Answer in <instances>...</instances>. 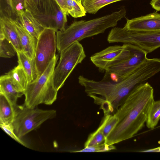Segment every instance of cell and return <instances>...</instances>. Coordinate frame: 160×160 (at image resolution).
Listing matches in <instances>:
<instances>
[{
  "mask_svg": "<svg viewBox=\"0 0 160 160\" xmlns=\"http://www.w3.org/2000/svg\"><path fill=\"white\" fill-rule=\"evenodd\" d=\"M67 16L55 0H50L48 14L46 16L35 18L44 28H51L57 31L65 29L67 20Z\"/></svg>",
  "mask_w": 160,
  "mask_h": 160,
  "instance_id": "obj_10",
  "label": "cell"
},
{
  "mask_svg": "<svg viewBox=\"0 0 160 160\" xmlns=\"http://www.w3.org/2000/svg\"><path fill=\"white\" fill-rule=\"evenodd\" d=\"M150 4L152 8L157 11H160V0H152Z\"/></svg>",
  "mask_w": 160,
  "mask_h": 160,
  "instance_id": "obj_32",
  "label": "cell"
},
{
  "mask_svg": "<svg viewBox=\"0 0 160 160\" xmlns=\"http://www.w3.org/2000/svg\"><path fill=\"white\" fill-rule=\"evenodd\" d=\"M103 125L102 121L98 128L89 135L84 143V147L96 146L105 142L106 138L103 133Z\"/></svg>",
  "mask_w": 160,
  "mask_h": 160,
  "instance_id": "obj_23",
  "label": "cell"
},
{
  "mask_svg": "<svg viewBox=\"0 0 160 160\" xmlns=\"http://www.w3.org/2000/svg\"><path fill=\"white\" fill-rule=\"evenodd\" d=\"M160 119V100L154 101L149 111L146 122L147 127L150 129L154 128Z\"/></svg>",
  "mask_w": 160,
  "mask_h": 160,
  "instance_id": "obj_22",
  "label": "cell"
},
{
  "mask_svg": "<svg viewBox=\"0 0 160 160\" xmlns=\"http://www.w3.org/2000/svg\"><path fill=\"white\" fill-rule=\"evenodd\" d=\"M102 121L104 124L103 133L106 139L118 123L119 119L114 114H107L104 115Z\"/></svg>",
  "mask_w": 160,
  "mask_h": 160,
  "instance_id": "obj_26",
  "label": "cell"
},
{
  "mask_svg": "<svg viewBox=\"0 0 160 160\" xmlns=\"http://www.w3.org/2000/svg\"><path fill=\"white\" fill-rule=\"evenodd\" d=\"M125 8L92 20H80L72 23L67 28L56 33L57 49L60 52L74 43L103 33L108 28L116 26L124 18Z\"/></svg>",
  "mask_w": 160,
  "mask_h": 160,
  "instance_id": "obj_3",
  "label": "cell"
},
{
  "mask_svg": "<svg viewBox=\"0 0 160 160\" xmlns=\"http://www.w3.org/2000/svg\"><path fill=\"white\" fill-rule=\"evenodd\" d=\"M77 0L78 1H79V2H82V0Z\"/></svg>",
  "mask_w": 160,
  "mask_h": 160,
  "instance_id": "obj_34",
  "label": "cell"
},
{
  "mask_svg": "<svg viewBox=\"0 0 160 160\" xmlns=\"http://www.w3.org/2000/svg\"><path fill=\"white\" fill-rule=\"evenodd\" d=\"M86 57L84 48L79 42H76L60 52V58L54 70L53 83L58 90L74 68Z\"/></svg>",
  "mask_w": 160,
  "mask_h": 160,
  "instance_id": "obj_8",
  "label": "cell"
},
{
  "mask_svg": "<svg viewBox=\"0 0 160 160\" xmlns=\"http://www.w3.org/2000/svg\"><path fill=\"white\" fill-rule=\"evenodd\" d=\"M109 43L122 42L136 46L148 54L160 47V31H139L114 27L107 38Z\"/></svg>",
  "mask_w": 160,
  "mask_h": 160,
  "instance_id": "obj_5",
  "label": "cell"
},
{
  "mask_svg": "<svg viewBox=\"0 0 160 160\" xmlns=\"http://www.w3.org/2000/svg\"><path fill=\"white\" fill-rule=\"evenodd\" d=\"M12 1L14 9L17 16L18 13L25 9V0H12Z\"/></svg>",
  "mask_w": 160,
  "mask_h": 160,
  "instance_id": "obj_30",
  "label": "cell"
},
{
  "mask_svg": "<svg viewBox=\"0 0 160 160\" xmlns=\"http://www.w3.org/2000/svg\"><path fill=\"white\" fill-rule=\"evenodd\" d=\"M50 0H25V9L30 11L35 18L47 15Z\"/></svg>",
  "mask_w": 160,
  "mask_h": 160,
  "instance_id": "obj_19",
  "label": "cell"
},
{
  "mask_svg": "<svg viewBox=\"0 0 160 160\" xmlns=\"http://www.w3.org/2000/svg\"><path fill=\"white\" fill-rule=\"evenodd\" d=\"M125 0H82L86 13L95 14L100 9L110 4Z\"/></svg>",
  "mask_w": 160,
  "mask_h": 160,
  "instance_id": "obj_21",
  "label": "cell"
},
{
  "mask_svg": "<svg viewBox=\"0 0 160 160\" xmlns=\"http://www.w3.org/2000/svg\"><path fill=\"white\" fill-rule=\"evenodd\" d=\"M18 64L25 72L28 83L35 80L38 78L34 58L29 57L22 51H17Z\"/></svg>",
  "mask_w": 160,
  "mask_h": 160,
  "instance_id": "obj_17",
  "label": "cell"
},
{
  "mask_svg": "<svg viewBox=\"0 0 160 160\" xmlns=\"http://www.w3.org/2000/svg\"><path fill=\"white\" fill-rule=\"evenodd\" d=\"M6 74L10 77L15 85L25 94L28 82L26 75L21 66L18 64Z\"/></svg>",
  "mask_w": 160,
  "mask_h": 160,
  "instance_id": "obj_20",
  "label": "cell"
},
{
  "mask_svg": "<svg viewBox=\"0 0 160 160\" xmlns=\"http://www.w3.org/2000/svg\"><path fill=\"white\" fill-rule=\"evenodd\" d=\"M116 149V147L113 144H108L104 143L99 145L85 147L80 150L72 152H107Z\"/></svg>",
  "mask_w": 160,
  "mask_h": 160,
  "instance_id": "obj_28",
  "label": "cell"
},
{
  "mask_svg": "<svg viewBox=\"0 0 160 160\" xmlns=\"http://www.w3.org/2000/svg\"><path fill=\"white\" fill-rule=\"evenodd\" d=\"M17 54V51L12 43L4 37L0 35V56L11 58Z\"/></svg>",
  "mask_w": 160,
  "mask_h": 160,
  "instance_id": "obj_25",
  "label": "cell"
},
{
  "mask_svg": "<svg viewBox=\"0 0 160 160\" xmlns=\"http://www.w3.org/2000/svg\"><path fill=\"white\" fill-rule=\"evenodd\" d=\"M141 152H160V146L156 148L151 149L143 151H140Z\"/></svg>",
  "mask_w": 160,
  "mask_h": 160,
  "instance_id": "obj_33",
  "label": "cell"
},
{
  "mask_svg": "<svg viewBox=\"0 0 160 160\" xmlns=\"http://www.w3.org/2000/svg\"><path fill=\"white\" fill-rule=\"evenodd\" d=\"M124 27L135 31H160V14L154 12L131 19H127Z\"/></svg>",
  "mask_w": 160,
  "mask_h": 160,
  "instance_id": "obj_11",
  "label": "cell"
},
{
  "mask_svg": "<svg viewBox=\"0 0 160 160\" xmlns=\"http://www.w3.org/2000/svg\"><path fill=\"white\" fill-rule=\"evenodd\" d=\"M15 116V106L0 93V124L12 123Z\"/></svg>",
  "mask_w": 160,
  "mask_h": 160,
  "instance_id": "obj_18",
  "label": "cell"
},
{
  "mask_svg": "<svg viewBox=\"0 0 160 160\" xmlns=\"http://www.w3.org/2000/svg\"><path fill=\"white\" fill-rule=\"evenodd\" d=\"M0 35L10 41L17 51H22L20 39L13 19L1 14H0Z\"/></svg>",
  "mask_w": 160,
  "mask_h": 160,
  "instance_id": "obj_12",
  "label": "cell"
},
{
  "mask_svg": "<svg viewBox=\"0 0 160 160\" xmlns=\"http://www.w3.org/2000/svg\"><path fill=\"white\" fill-rule=\"evenodd\" d=\"M57 32L52 28H45L38 38L34 58L38 72V78L44 72L56 55Z\"/></svg>",
  "mask_w": 160,
  "mask_h": 160,
  "instance_id": "obj_9",
  "label": "cell"
},
{
  "mask_svg": "<svg viewBox=\"0 0 160 160\" xmlns=\"http://www.w3.org/2000/svg\"><path fill=\"white\" fill-rule=\"evenodd\" d=\"M0 93L3 94L15 106L18 98L24 94L13 83L10 77L7 74L0 78Z\"/></svg>",
  "mask_w": 160,
  "mask_h": 160,
  "instance_id": "obj_16",
  "label": "cell"
},
{
  "mask_svg": "<svg viewBox=\"0 0 160 160\" xmlns=\"http://www.w3.org/2000/svg\"><path fill=\"white\" fill-rule=\"evenodd\" d=\"M68 14L74 18H78L86 15V12L82 2L77 0H67Z\"/></svg>",
  "mask_w": 160,
  "mask_h": 160,
  "instance_id": "obj_24",
  "label": "cell"
},
{
  "mask_svg": "<svg viewBox=\"0 0 160 160\" xmlns=\"http://www.w3.org/2000/svg\"><path fill=\"white\" fill-rule=\"evenodd\" d=\"M160 72V58H147L128 75L114 79L106 71L100 81L90 80L82 76L78 78L87 95L100 106L104 115L114 114L131 91Z\"/></svg>",
  "mask_w": 160,
  "mask_h": 160,
  "instance_id": "obj_1",
  "label": "cell"
},
{
  "mask_svg": "<svg viewBox=\"0 0 160 160\" xmlns=\"http://www.w3.org/2000/svg\"><path fill=\"white\" fill-rule=\"evenodd\" d=\"M1 128L13 139L22 145L28 147L25 142L18 137L14 132V129L12 123L0 124Z\"/></svg>",
  "mask_w": 160,
  "mask_h": 160,
  "instance_id": "obj_29",
  "label": "cell"
},
{
  "mask_svg": "<svg viewBox=\"0 0 160 160\" xmlns=\"http://www.w3.org/2000/svg\"><path fill=\"white\" fill-rule=\"evenodd\" d=\"M153 92L148 82L137 85L131 91L114 114L119 121L105 143L113 145L129 139L142 128L154 101Z\"/></svg>",
  "mask_w": 160,
  "mask_h": 160,
  "instance_id": "obj_2",
  "label": "cell"
},
{
  "mask_svg": "<svg viewBox=\"0 0 160 160\" xmlns=\"http://www.w3.org/2000/svg\"><path fill=\"white\" fill-rule=\"evenodd\" d=\"M58 58V55H56L42 74L28 83L24 95V104L26 107L33 108L41 104L51 105L56 100L58 91L54 87L53 79Z\"/></svg>",
  "mask_w": 160,
  "mask_h": 160,
  "instance_id": "obj_4",
  "label": "cell"
},
{
  "mask_svg": "<svg viewBox=\"0 0 160 160\" xmlns=\"http://www.w3.org/2000/svg\"><path fill=\"white\" fill-rule=\"evenodd\" d=\"M122 48L123 46L108 47L92 55L91 61L100 70L105 71L108 64L120 53Z\"/></svg>",
  "mask_w": 160,
  "mask_h": 160,
  "instance_id": "obj_13",
  "label": "cell"
},
{
  "mask_svg": "<svg viewBox=\"0 0 160 160\" xmlns=\"http://www.w3.org/2000/svg\"><path fill=\"white\" fill-rule=\"evenodd\" d=\"M120 53L108 65L105 71L119 78L128 75L147 58L148 53L139 47L124 43Z\"/></svg>",
  "mask_w": 160,
  "mask_h": 160,
  "instance_id": "obj_7",
  "label": "cell"
},
{
  "mask_svg": "<svg viewBox=\"0 0 160 160\" xmlns=\"http://www.w3.org/2000/svg\"><path fill=\"white\" fill-rule=\"evenodd\" d=\"M17 17L24 28L32 36L38 38L44 28L32 13L25 9L18 13Z\"/></svg>",
  "mask_w": 160,
  "mask_h": 160,
  "instance_id": "obj_15",
  "label": "cell"
},
{
  "mask_svg": "<svg viewBox=\"0 0 160 160\" xmlns=\"http://www.w3.org/2000/svg\"><path fill=\"white\" fill-rule=\"evenodd\" d=\"M61 8L67 15H68L67 6V0H55Z\"/></svg>",
  "mask_w": 160,
  "mask_h": 160,
  "instance_id": "obj_31",
  "label": "cell"
},
{
  "mask_svg": "<svg viewBox=\"0 0 160 160\" xmlns=\"http://www.w3.org/2000/svg\"><path fill=\"white\" fill-rule=\"evenodd\" d=\"M15 116L12 124L14 132L20 138L37 128L44 122L56 115L54 110H44L23 105L15 106Z\"/></svg>",
  "mask_w": 160,
  "mask_h": 160,
  "instance_id": "obj_6",
  "label": "cell"
},
{
  "mask_svg": "<svg viewBox=\"0 0 160 160\" xmlns=\"http://www.w3.org/2000/svg\"><path fill=\"white\" fill-rule=\"evenodd\" d=\"M0 14L15 20L18 18L12 0H0Z\"/></svg>",
  "mask_w": 160,
  "mask_h": 160,
  "instance_id": "obj_27",
  "label": "cell"
},
{
  "mask_svg": "<svg viewBox=\"0 0 160 160\" xmlns=\"http://www.w3.org/2000/svg\"><path fill=\"white\" fill-rule=\"evenodd\" d=\"M13 21L20 39L22 51L30 58H34L38 38L32 36L18 18Z\"/></svg>",
  "mask_w": 160,
  "mask_h": 160,
  "instance_id": "obj_14",
  "label": "cell"
}]
</instances>
